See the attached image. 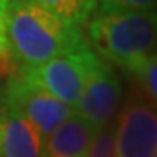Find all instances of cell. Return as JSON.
Here are the masks:
<instances>
[{
	"mask_svg": "<svg viewBox=\"0 0 157 157\" xmlns=\"http://www.w3.org/2000/svg\"><path fill=\"white\" fill-rule=\"evenodd\" d=\"M7 39L11 59L19 68L89 47L84 30L68 25L37 0H7Z\"/></svg>",
	"mask_w": 157,
	"mask_h": 157,
	"instance_id": "1",
	"label": "cell"
},
{
	"mask_svg": "<svg viewBox=\"0 0 157 157\" xmlns=\"http://www.w3.org/2000/svg\"><path fill=\"white\" fill-rule=\"evenodd\" d=\"M84 28L96 54L121 70L157 54V12L96 9Z\"/></svg>",
	"mask_w": 157,
	"mask_h": 157,
	"instance_id": "2",
	"label": "cell"
},
{
	"mask_svg": "<svg viewBox=\"0 0 157 157\" xmlns=\"http://www.w3.org/2000/svg\"><path fill=\"white\" fill-rule=\"evenodd\" d=\"M100 63L101 58L91 47H86L54 58L39 67L17 68L16 72L32 80L33 84L40 86L54 98L75 108L84 91V86L87 84L89 77L94 73Z\"/></svg>",
	"mask_w": 157,
	"mask_h": 157,
	"instance_id": "3",
	"label": "cell"
},
{
	"mask_svg": "<svg viewBox=\"0 0 157 157\" xmlns=\"http://www.w3.org/2000/svg\"><path fill=\"white\" fill-rule=\"evenodd\" d=\"M4 101L7 107L14 108L25 119H28L44 138L75 113L73 107L49 94L19 72L11 75L7 80L4 87Z\"/></svg>",
	"mask_w": 157,
	"mask_h": 157,
	"instance_id": "4",
	"label": "cell"
},
{
	"mask_svg": "<svg viewBox=\"0 0 157 157\" xmlns=\"http://www.w3.org/2000/svg\"><path fill=\"white\" fill-rule=\"evenodd\" d=\"M115 157H154L157 148V105L133 94L119 112Z\"/></svg>",
	"mask_w": 157,
	"mask_h": 157,
	"instance_id": "5",
	"label": "cell"
},
{
	"mask_svg": "<svg viewBox=\"0 0 157 157\" xmlns=\"http://www.w3.org/2000/svg\"><path fill=\"white\" fill-rule=\"evenodd\" d=\"M122 101V82L113 67L101 59L89 77L75 105V113L93 124L98 131L110 126Z\"/></svg>",
	"mask_w": 157,
	"mask_h": 157,
	"instance_id": "6",
	"label": "cell"
},
{
	"mask_svg": "<svg viewBox=\"0 0 157 157\" xmlns=\"http://www.w3.org/2000/svg\"><path fill=\"white\" fill-rule=\"evenodd\" d=\"M98 129L73 113L44 138V157H86Z\"/></svg>",
	"mask_w": 157,
	"mask_h": 157,
	"instance_id": "7",
	"label": "cell"
},
{
	"mask_svg": "<svg viewBox=\"0 0 157 157\" xmlns=\"http://www.w3.org/2000/svg\"><path fill=\"white\" fill-rule=\"evenodd\" d=\"M2 157H44V136L40 131L6 105L4 136H2Z\"/></svg>",
	"mask_w": 157,
	"mask_h": 157,
	"instance_id": "8",
	"label": "cell"
},
{
	"mask_svg": "<svg viewBox=\"0 0 157 157\" xmlns=\"http://www.w3.org/2000/svg\"><path fill=\"white\" fill-rule=\"evenodd\" d=\"M39 4L54 12L58 17L68 25L78 26L84 30L86 23L94 14L98 7V0H37Z\"/></svg>",
	"mask_w": 157,
	"mask_h": 157,
	"instance_id": "9",
	"label": "cell"
},
{
	"mask_svg": "<svg viewBox=\"0 0 157 157\" xmlns=\"http://www.w3.org/2000/svg\"><path fill=\"white\" fill-rule=\"evenodd\" d=\"M86 157H115V129L113 124L100 129Z\"/></svg>",
	"mask_w": 157,
	"mask_h": 157,
	"instance_id": "10",
	"label": "cell"
},
{
	"mask_svg": "<svg viewBox=\"0 0 157 157\" xmlns=\"http://www.w3.org/2000/svg\"><path fill=\"white\" fill-rule=\"evenodd\" d=\"M96 9H124V11L157 12V0H98Z\"/></svg>",
	"mask_w": 157,
	"mask_h": 157,
	"instance_id": "11",
	"label": "cell"
},
{
	"mask_svg": "<svg viewBox=\"0 0 157 157\" xmlns=\"http://www.w3.org/2000/svg\"><path fill=\"white\" fill-rule=\"evenodd\" d=\"M11 59L9 39H7V0H0V65Z\"/></svg>",
	"mask_w": 157,
	"mask_h": 157,
	"instance_id": "12",
	"label": "cell"
},
{
	"mask_svg": "<svg viewBox=\"0 0 157 157\" xmlns=\"http://www.w3.org/2000/svg\"><path fill=\"white\" fill-rule=\"evenodd\" d=\"M4 119H6V101H4V89H0V152H2V136H4Z\"/></svg>",
	"mask_w": 157,
	"mask_h": 157,
	"instance_id": "13",
	"label": "cell"
},
{
	"mask_svg": "<svg viewBox=\"0 0 157 157\" xmlns=\"http://www.w3.org/2000/svg\"><path fill=\"white\" fill-rule=\"evenodd\" d=\"M154 157H157V148H155V154H154Z\"/></svg>",
	"mask_w": 157,
	"mask_h": 157,
	"instance_id": "14",
	"label": "cell"
}]
</instances>
